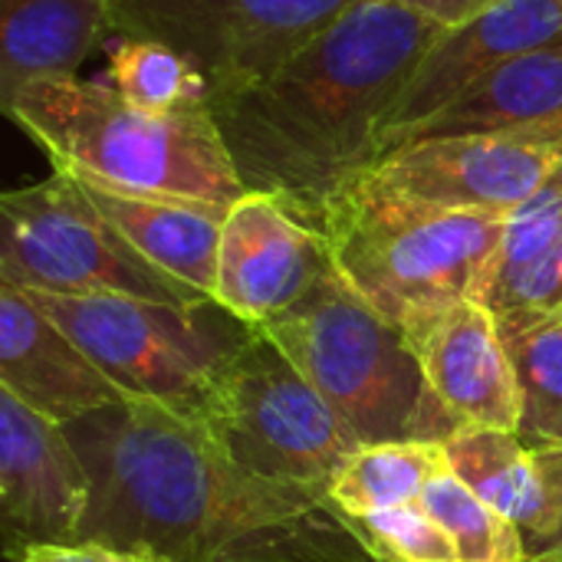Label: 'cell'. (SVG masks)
<instances>
[{"instance_id": "6da1fadb", "label": "cell", "mask_w": 562, "mask_h": 562, "mask_svg": "<svg viewBox=\"0 0 562 562\" xmlns=\"http://www.w3.org/2000/svg\"><path fill=\"white\" fill-rule=\"evenodd\" d=\"M63 428L92 481L79 540L158 562H372L326 494L247 471L201 418L128 398Z\"/></svg>"}, {"instance_id": "7a4b0ae2", "label": "cell", "mask_w": 562, "mask_h": 562, "mask_svg": "<svg viewBox=\"0 0 562 562\" xmlns=\"http://www.w3.org/2000/svg\"><path fill=\"white\" fill-rule=\"evenodd\" d=\"M445 30L408 0H359L273 76L211 102L244 188L319 231L382 161V125Z\"/></svg>"}, {"instance_id": "3957f363", "label": "cell", "mask_w": 562, "mask_h": 562, "mask_svg": "<svg viewBox=\"0 0 562 562\" xmlns=\"http://www.w3.org/2000/svg\"><path fill=\"white\" fill-rule=\"evenodd\" d=\"M56 171L82 181L231 211L250 194L224 148L211 109L151 112L112 86L40 79L0 102Z\"/></svg>"}, {"instance_id": "277c9868", "label": "cell", "mask_w": 562, "mask_h": 562, "mask_svg": "<svg viewBox=\"0 0 562 562\" xmlns=\"http://www.w3.org/2000/svg\"><path fill=\"white\" fill-rule=\"evenodd\" d=\"M362 445L435 441L458 422L428 389L402 326L372 310L336 263L286 313L257 326Z\"/></svg>"}, {"instance_id": "5b68a950", "label": "cell", "mask_w": 562, "mask_h": 562, "mask_svg": "<svg viewBox=\"0 0 562 562\" xmlns=\"http://www.w3.org/2000/svg\"><path fill=\"white\" fill-rule=\"evenodd\" d=\"M507 217L468 214L405 198L372 171L326 214L319 234L342 280L389 323L477 300Z\"/></svg>"}, {"instance_id": "8992f818", "label": "cell", "mask_w": 562, "mask_h": 562, "mask_svg": "<svg viewBox=\"0 0 562 562\" xmlns=\"http://www.w3.org/2000/svg\"><path fill=\"white\" fill-rule=\"evenodd\" d=\"M0 283L56 296H135L181 310L211 306L151 267L92 204L79 178L56 171L0 198Z\"/></svg>"}, {"instance_id": "52a82bcc", "label": "cell", "mask_w": 562, "mask_h": 562, "mask_svg": "<svg viewBox=\"0 0 562 562\" xmlns=\"http://www.w3.org/2000/svg\"><path fill=\"white\" fill-rule=\"evenodd\" d=\"M204 425L247 471L316 494H326L342 461L362 448L260 329H247L224 359Z\"/></svg>"}, {"instance_id": "ba28073f", "label": "cell", "mask_w": 562, "mask_h": 562, "mask_svg": "<svg viewBox=\"0 0 562 562\" xmlns=\"http://www.w3.org/2000/svg\"><path fill=\"white\" fill-rule=\"evenodd\" d=\"M26 293V290H23ZM33 306L56 323L92 366L132 402H158L171 412L207 418L224 359L244 339H227L201 310L165 306L135 296H56L26 293Z\"/></svg>"}, {"instance_id": "9c48e42d", "label": "cell", "mask_w": 562, "mask_h": 562, "mask_svg": "<svg viewBox=\"0 0 562 562\" xmlns=\"http://www.w3.org/2000/svg\"><path fill=\"white\" fill-rule=\"evenodd\" d=\"M359 0H112V30L158 40L188 56L207 82V105L244 92Z\"/></svg>"}, {"instance_id": "30bf717a", "label": "cell", "mask_w": 562, "mask_h": 562, "mask_svg": "<svg viewBox=\"0 0 562 562\" xmlns=\"http://www.w3.org/2000/svg\"><path fill=\"white\" fill-rule=\"evenodd\" d=\"M560 165L562 135H441L395 148L372 175L435 207L510 217Z\"/></svg>"}, {"instance_id": "8fae6325", "label": "cell", "mask_w": 562, "mask_h": 562, "mask_svg": "<svg viewBox=\"0 0 562 562\" xmlns=\"http://www.w3.org/2000/svg\"><path fill=\"white\" fill-rule=\"evenodd\" d=\"M562 43V0H497L448 26L382 125V158L517 56Z\"/></svg>"}, {"instance_id": "7c38bea8", "label": "cell", "mask_w": 562, "mask_h": 562, "mask_svg": "<svg viewBox=\"0 0 562 562\" xmlns=\"http://www.w3.org/2000/svg\"><path fill=\"white\" fill-rule=\"evenodd\" d=\"M92 497L69 431L0 389V517L7 557L76 543Z\"/></svg>"}, {"instance_id": "4fadbf2b", "label": "cell", "mask_w": 562, "mask_h": 562, "mask_svg": "<svg viewBox=\"0 0 562 562\" xmlns=\"http://www.w3.org/2000/svg\"><path fill=\"white\" fill-rule=\"evenodd\" d=\"M333 267L326 237L267 194H244L224 217L214 303L257 329L286 313Z\"/></svg>"}, {"instance_id": "5bb4252c", "label": "cell", "mask_w": 562, "mask_h": 562, "mask_svg": "<svg viewBox=\"0 0 562 562\" xmlns=\"http://www.w3.org/2000/svg\"><path fill=\"white\" fill-rule=\"evenodd\" d=\"M408 349L458 428L520 431V385L497 316L477 300L422 310L402 323Z\"/></svg>"}, {"instance_id": "9a60e30c", "label": "cell", "mask_w": 562, "mask_h": 562, "mask_svg": "<svg viewBox=\"0 0 562 562\" xmlns=\"http://www.w3.org/2000/svg\"><path fill=\"white\" fill-rule=\"evenodd\" d=\"M0 389L56 425L128 402L33 300L0 283Z\"/></svg>"}, {"instance_id": "2e32d148", "label": "cell", "mask_w": 562, "mask_h": 562, "mask_svg": "<svg viewBox=\"0 0 562 562\" xmlns=\"http://www.w3.org/2000/svg\"><path fill=\"white\" fill-rule=\"evenodd\" d=\"M76 178V175H72ZM92 204L102 211V217L161 273L184 283L198 296L214 303V283H217V254H221V231H224V211L188 204V201H168V198H142L112 191L92 181H82Z\"/></svg>"}, {"instance_id": "e0dca14e", "label": "cell", "mask_w": 562, "mask_h": 562, "mask_svg": "<svg viewBox=\"0 0 562 562\" xmlns=\"http://www.w3.org/2000/svg\"><path fill=\"white\" fill-rule=\"evenodd\" d=\"M112 30V0H0V102L40 79H72Z\"/></svg>"}, {"instance_id": "ac0fdd59", "label": "cell", "mask_w": 562, "mask_h": 562, "mask_svg": "<svg viewBox=\"0 0 562 562\" xmlns=\"http://www.w3.org/2000/svg\"><path fill=\"white\" fill-rule=\"evenodd\" d=\"M441 135H562V43L510 59L408 142Z\"/></svg>"}, {"instance_id": "d6986e66", "label": "cell", "mask_w": 562, "mask_h": 562, "mask_svg": "<svg viewBox=\"0 0 562 562\" xmlns=\"http://www.w3.org/2000/svg\"><path fill=\"white\" fill-rule=\"evenodd\" d=\"M451 474L487 507L514 520L537 557L557 533V510L543 484L537 454L514 431L464 428L445 441Z\"/></svg>"}, {"instance_id": "ffe728a7", "label": "cell", "mask_w": 562, "mask_h": 562, "mask_svg": "<svg viewBox=\"0 0 562 562\" xmlns=\"http://www.w3.org/2000/svg\"><path fill=\"white\" fill-rule=\"evenodd\" d=\"M451 471L445 445L435 441H382L356 448L336 471L326 497L346 520L418 504L428 484Z\"/></svg>"}, {"instance_id": "44dd1931", "label": "cell", "mask_w": 562, "mask_h": 562, "mask_svg": "<svg viewBox=\"0 0 562 562\" xmlns=\"http://www.w3.org/2000/svg\"><path fill=\"white\" fill-rule=\"evenodd\" d=\"M520 385V441L562 448V310L497 319Z\"/></svg>"}, {"instance_id": "7402d4cb", "label": "cell", "mask_w": 562, "mask_h": 562, "mask_svg": "<svg viewBox=\"0 0 562 562\" xmlns=\"http://www.w3.org/2000/svg\"><path fill=\"white\" fill-rule=\"evenodd\" d=\"M109 79L119 95L151 112L207 109L211 99L204 76L188 56L142 36H122L109 56Z\"/></svg>"}, {"instance_id": "603a6c76", "label": "cell", "mask_w": 562, "mask_h": 562, "mask_svg": "<svg viewBox=\"0 0 562 562\" xmlns=\"http://www.w3.org/2000/svg\"><path fill=\"white\" fill-rule=\"evenodd\" d=\"M422 507L448 530L461 562L527 560V540L520 527L487 507L477 494H471L451 471L438 474L428 484Z\"/></svg>"}, {"instance_id": "cb8c5ba5", "label": "cell", "mask_w": 562, "mask_h": 562, "mask_svg": "<svg viewBox=\"0 0 562 562\" xmlns=\"http://www.w3.org/2000/svg\"><path fill=\"white\" fill-rule=\"evenodd\" d=\"M372 562H461L448 530L418 504L349 520Z\"/></svg>"}, {"instance_id": "d4e9b609", "label": "cell", "mask_w": 562, "mask_h": 562, "mask_svg": "<svg viewBox=\"0 0 562 562\" xmlns=\"http://www.w3.org/2000/svg\"><path fill=\"white\" fill-rule=\"evenodd\" d=\"M477 303H484L497 319L562 310V234L520 270L491 280Z\"/></svg>"}, {"instance_id": "484cf974", "label": "cell", "mask_w": 562, "mask_h": 562, "mask_svg": "<svg viewBox=\"0 0 562 562\" xmlns=\"http://www.w3.org/2000/svg\"><path fill=\"white\" fill-rule=\"evenodd\" d=\"M158 562L155 557L135 553V550H119L105 547L95 540H76V543H46V547H30L13 562Z\"/></svg>"}, {"instance_id": "4316f807", "label": "cell", "mask_w": 562, "mask_h": 562, "mask_svg": "<svg viewBox=\"0 0 562 562\" xmlns=\"http://www.w3.org/2000/svg\"><path fill=\"white\" fill-rule=\"evenodd\" d=\"M533 454H537L543 484H547L553 510H557V533L537 557H527L524 562H562V448H547V451H533Z\"/></svg>"}, {"instance_id": "83f0119b", "label": "cell", "mask_w": 562, "mask_h": 562, "mask_svg": "<svg viewBox=\"0 0 562 562\" xmlns=\"http://www.w3.org/2000/svg\"><path fill=\"white\" fill-rule=\"evenodd\" d=\"M415 7H422L425 13H431L435 20H441L445 26H454V23H464L471 20L474 13L494 7L497 0H408Z\"/></svg>"}, {"instance_id": "f1b7e54d", "label": "cell", "mask_w": 562, "mask_h": 562, "mask_svg": "<svg viewBox=\"0 0 562 562\" xmlns=\"http://www.w3.org/2000/svg\"><path fill=\"white\" fill-rule=\"evenodd\" d=\"M20 562H23V560H20Z\"/></svg>"}]
</instances>
